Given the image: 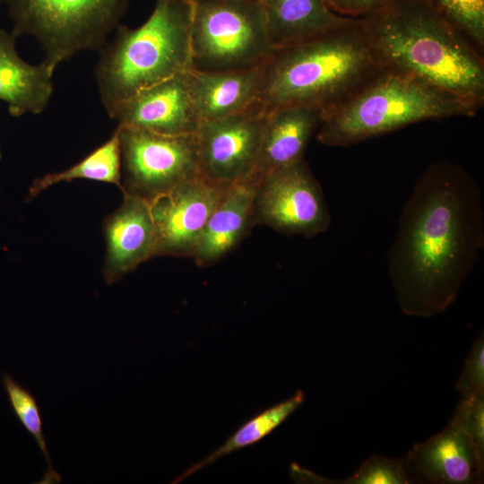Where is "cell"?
Segmentation results:
<instances>
[{
  "label": "cell",
  "instance_id": "1",
  "mask_svg": "<svg viewBox=\"0 0 484 484\" xmlns=\"http://www.w3.org/2000/svg\"><path fill=\"white\" fill-rule=\"evenodd\" d=\"M484 247L480 188L462 166L429 165L402 210L387 255L401 311L430 317L456 299Z\"/></svg>",
  "mask_w": 484,
  "mask_h": 484
},
{
  "label": "cell",
  "instance_id": "2",
  "mask_svg": "<svg viewBox=\"0 0 484 484\" xmlns=\"http://www.w3.org/2000/svg\"><path fill=\"white\" fill-rule=\"evenodd\" d=\"M361 20L383 67L483 106L482 53L425 0H394Z\"/></svg>",
  "mask_w": 484,
  "mask_h": 484
},
{
  "label": "cell",
  "instance_id": "3",
  "mask_svg": "<svg viewBox=\"0 0 484 484\" xmlns=\"http://www.w3.org/2000/svg\"><path fill=\"white\" fill-rule=\"evenodd\" d=\"M383 68L362 20L355 19L307 41L275 49L262 65L258 104L265 113L289 106L323 110Z\"/></svg>",
  "mask_w": 484,
  "mask_h": 484
},
{
  "label": "cell",
  "instance_id": "4",
  "mask_svg": "<svg viewBox=\"0 0 484 484\" xmlns=\"http://www.w3.org/2000/svg\"><path fill=\"white\" fill-rule=\"evenodd\" d=\"M193 0H156L137 28L119 25L99 50V94L108 116L139 91L191 69Z\"/></svg>",
  "mask_w": 484,
  "mask_h": 484
},
{
  "label": "cell",
  "instance_id": "5",
  "mask_svg": "<svg viewBox=\"0 0 484 484\" xmlns=\"http://www.w3.org/2000/svg\"><path fill=\"white\" fill-rule=\"evenodd\" d=\"M471 104L405 73L381 69L336 104L322 110L316 140L347 147L411 124L471 117Z\"/></svg>",
  "mask_w": 484,
  "mask_h": 484
},
{
  "label": "cell",
  "instance_id": "6",
  "mask_svg": "<svg viewBox=\"0 0 484 484\" xmlns=\"http://www.w3.org/2000/svg\"><path fill=\"white\" fill-rule=\"evenodd\" d=\"M129 0H5L14 36L33 37L53 70L85 50H100Z\"/></svg>",
  "mask_w": 484,
  "mask_h": 484
},
{
  "label": "cell",
  "instance_id": "7",
  "mask_svg": "<svg viewBox=\"0 0 484 484\" xmlns=\"http://www.w3.org/2000/svg\"><path fill=\"white\" fill-rule=\"evenodd\" d=\"M193 1L191 70L250 69L274 52L259 1Z\"/></svg>",
  "mask_w": 484,
  "mask_h": 484
},
{
  "label": "cell",
  "instance_id": "8",
  "mask_svg": "<svg viewBox=\"0 0 484 484\" xmlns=\"http://www.w3.org/2000/svg\"><path fill=\"white\" fill-rule=\"evenodd\" d=\"M121 191L147 202L201 176L195 133L169 135L117 125Z\"/></svg>",
  "mask_w": 484,
  "mask_h": 484
},
{
  "label": "cell",
  "instance_id": "9",
  "mask_svg": "<svg viewBox=\"0 0 484 484\" xmlns=\"http://www.w3.org/2000/svg\"><path fill=\"white\" fill-rule=\"evenodd\" d=\"M252 221L288 236L312 238L328 229L331 216L323 189L303 159L257 182Z\"/></svg>",
  "mask_w": 484,
  "mask_h": 484
},
{
  "label": "cell",
  "instance_id": "10",
  "mask_svg": "<svg viewBox=\"0 0 484 484\" xmlns=\"http://www.w3.org/2000/svg\"><path fill=\"white\" fill-rule=\"evenodd\" d=\"M267 113L259 104L195 132L200 175L218 185L246 181L255 165Z\"/></svg>",
  "mask_w": 484,
  "mask_h": 484
},
{
  "label": "cell",
  "instance_id": "11",
  "mask_svg": "<svg viewBox=\"0 0 484 484\" xmlns=\"http://www.w3.org/2000/svg\"><path fill=\"white\" fill-rule=\"evenodd\" d=\"M227 186L199 176L151 201L157 238L156 256L191 257Z\"/></svg>",
  "mask_w": 484,
  "mask_h": 484
},
{
  "label": "cell",
  "instance_id": "12",
  "mask_svg": "<svg viewBox=\"0 0 484 484\" xmlns=\"http://www.w3.org/2000/svg\"><path fill=\"white\" fill-rule=\"evenodd\" d=\"M188 71L146 87L109 116L118 125L180 135L196 132L201 124L192 97Z\"/></svg>",
  "mask_w": 484,
  "mask_h": 484
},
{
  "label": "cell",
  "instance_id": "13",
  "mask_svg": "<svg viewBox=\"0 0 484 484\" xmlns=\"http://www.w3.org/2000/svg\"><path fill=\"white\" fill-rule=\"evenodd\" d=\"M404 459L414 482L476 484L483 480L484 456L453 419L442 431L414 445Z\"/></svg>",
  "mask_w": 484,
  "mask_h": 484
},
{
  "label": "cell",
  "instance_id": "14",
  "mask_svg": "<svg viewBox=\"0 0 484 484\" xmlns=\"http://www.w3.org/2000/svg\"><path fill=\"white\" fill-rule=\"evenodd\" d=\"M123 195L121 205L103 221V278L109 285L156 256V229L149 202L126 193Z\"/></svg>",
  "mask_w": 484,
  "mask_h": 484
},
{
  "label": "cell",
  "instance_id": "15",
  "mask_svg": "<svg viewBox=\"0 0 484 484\" xmlns=\"http://www.w3.org/2000/svg\"><path fill=\"white\" fill-rule=\"evenodd\" d=\"M322 119V109L289 106L267 113L259 152L246 181L254 184L267 173L303 159Z\"/></svg>",
  "mask_w": 484,
  "mask_h": 484
},
{
  "label": "cell",
  "instance_id": "16",
  "mask_svg": "<svg viewBox=\"0 0 484 484\" xmlns=\"http://www.w3.org/2000/svg\"><path fill=\"white\" fill-rule=\"evenodd\" d=\"M255 186L248 181L229 185L210 215L191 257L206 267L233 251L254 228L252 207Z\"/></svg>",
  "mask_w": 484,
  "mask_h": 484
},
{
  "label": "cell",
  "instance_id": "17",
  "mask_svg": "<svg viewBox=\"0 0 484 484\" xmlns=\"http://www.w3.org/2000/svg\"><path fill=\"white\" fill-rule=\"evenodd\" d=\"M262 65L213 73L190 69V88L200 121L221 119L258 104L263 82Z\"/></svg>",
  "mask_w": 484,
  "mask_h": 484
},
{
  "label": "cell",
  "instance_id": "18",
  "mask_svg": "<svg viewBox=\"0 0 484 484\" xmlns=\"http://www.w3.org/2000/svg\"><path fill=\"white\" fill-rule=\"evenodd\" d=\"M16 38L0 27V100L13 117L37 115L51 99L55 70L45 61L31 65L23 60L16 50Z\"/></svg>",
  "mask_w": 484,
  "mask_h": 484
},
{
  "label": "cell",
  "instance_id": "19",
  "mask_svg": "<svg viewBox=\"0 0 484 484\" xmlns=\"http://www.w3.org/2000/svg\"><path fill=\"white\" fill-rule=\"evenodd\" d=\"M275 49L293 46L353 22L333 13L324 0H259Z\"/></svg>",
  "mask_w": 484,
  "mask_h": 484
},
{
  "label": "cell",
  "instance_id": "20",
  "mask_svg": "<svg viewBox=\"0 0 484 484\" xmlns=\"http://www.w3.org/2000/svg\"><path fill=\"white\" fill-rule=\"evenodd\" d=\"M304 401V392L297 390L288 399L250 418L236 429L221 445L189 466L173 483L184 480L226 455L260 442L289 419L303 404Z\"/></svg>",
  "mask_w": 484,
  "mask_h": 484
},
{
  "label": "cell",
  "instance_id": "21",
  "mask_svg": "<svg viewBox=\"0 0 484 484\" xmlns=\"http://www.w3.org/2000/svg\"><path fill=\"white\" fill-rule=\"evenodd\" d=\"M74 179L111 183L121 189V154L117 129L105 143L76 164L63 171L49 173L34 180L29 191L30 197H35L57 183Z\"/></svg>",
  "mask_w": 484,
  "mask_h": 484
},
{
  "label": "cell",
  "instance_id": "22",
  "mask_svg": "<svg viewBox=\"0 0 484 484\" xmlns=\"http://www.w3.org/2000/svg\"><path fill=\"white\" fill-rule=\"evenodd\" d=\"M2 383L13 411L25 430L34 438L47 463V471L39 483H59L62 477L53 466L43 432L39 406L35 396L8 373L3 374Z\"/></svg>",
  "mask_w": 484,
  "mask_h": 484
},
{
  "label": "cell",
  "instance_id": "23",
  "mask_svg": "<svg viewBox=\"0 0 484 484\" xmlns=\"http://www.w3.org/2000/svg\"><path fill=\"white\" fill-rule=\"evenodd\" d=\"M312 480L335 484H410L415 483L404 458H390L373 454L365 460L352 474L341 480L316 478L309 473Z\"/></svg>",
  "mask_w": 484,
  "mask_h": 484
},
{
  "label": "cell",
  "instance_id": "24",
  "mask_svg": "<svg viewBox=\"0 0 484 484\" xmlns=\"http://www.w3.org/2000/svg\"><path fill=\"white\" fill-rule=\"evenodd\" d=\"M483 54L484 0H425Z\"/></svg>",
  "mask_w": 484,
  "mask_h": 484
},
{
  "label": "cell",
  "instance_id": "25",
  "mask_svg": "<svg viewBox=\"0 0 484 484\" xmlns=\"http://www.w3.org/2000/svg\"><path fill=\"white\" fill-rule=\"evenodd\" d=\"M462 398L484 396V335L474 341L456 383Z\"/></svg>",
  "mask_w": 484,
  "mask_h": 484
},
{
  "label": "cell",
  "instance_id": "26",
  "mask_svg": "<svg viewBox=\"0 0 484 484\" xmlns=\"http://www.w3.org/2000/svg\"><path fill=\"white\" fill-rule=\"evenodd\" d=\"M469 435L484 456V396L462 398L452 417Z\"/></svg>",
  "mask_w": 484,
  "mask_h": 484
},
{
  "label": "cell",
  "instance_id": "27",
  "mask_svg": "<svg viewBox=\"0 0 484 484\" xmlns=\"http://www.w3.org/2000/svg\"><path fill=\"white\" fill-rule=\"evenodd\" d=\"M394 0H324L335 13L354 19L370 15Z\"/></svg>",
  "mask_w": 484,
  "mask_h": 484
},
{
  "label": "cell",
  "instance_id": "28",
  "mask_svg": "<svg viewBox=\"0 0 484 484\" xmlns=\"http://www.w3.org/2000/svg\"><path fill=\"white\" fill-rule=\"evenodd\" d=\"M5 4V0H0V5Z\"/></svg>",
  "mask_w": 484,
  "mask_h": 484
},
{
  "label": "cell",
  "instance_id": "29",
  "mask_svg": "<svg viewBox=\"0 0 484 484\" xmlns=\"http://www.w3.org/2000/svg\"><path fill=\"white\" fill-rule=\"evenodd\" d=\"M2 158V151H1V148H0V160Z\"/></svg>",
  "mask_w": 484,
  "mask_h": 484
},
{
  "label": "cell",
  "instance_id": "30",
  "mask_svg": "<svg viewBox=\"0 0 484 484\" xmlns=\"http://www.w3.org/2000/svg\"><path fill=\"white\" fill-rule=\"evenodd\" d=\"M255 1H259V0H255Z\"/></svg>",
  "mask_w": 484,
  "mask_h": 484
}]
</instances>
